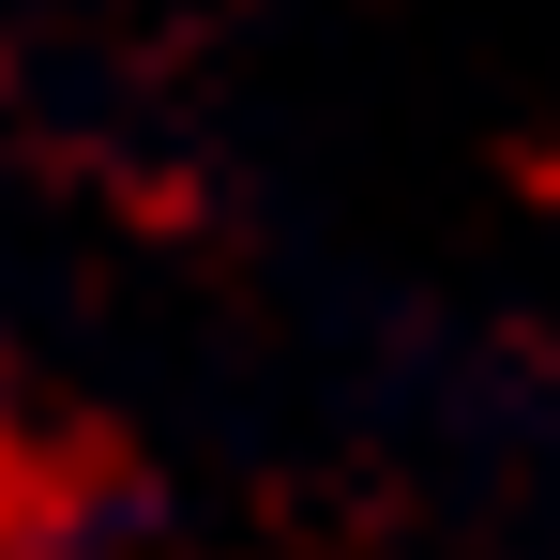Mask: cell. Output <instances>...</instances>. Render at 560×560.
Listing matches in <instances>:
<instances>
[]
</instances>
